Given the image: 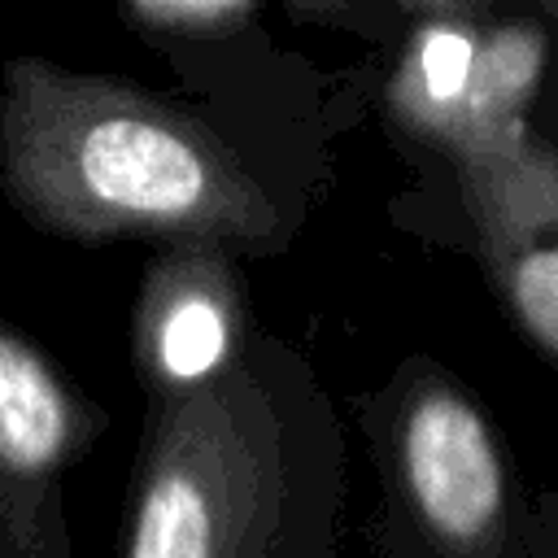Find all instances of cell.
<instances>
[{
    "label": "cell",
    "mask_w": 558,
    "mask_h": 558,
    "mask_svg": "<svg viewBox=\"0 0 558 558\" xmlns=\"http://www.w3.org/2000/svg\"><path fill=\"white\" fill-rule=\"evenodd\" d=\"M0 192L52 240L222 244L288 253L310 196L214 118L118 74L9 57L0 70Z\"/></svg>",
    "instance_id": "obj_1"
},
{
    "label": "cell",
    "mask_w": 558,
    "mask_h": 558,
    "mask_svg": "<svg viewBox=\"0 0 558 558\" xmlns=\"http://www.w3.org/2000/svg\"><path fill=\"white\" fill-rule=\"evenodd\" d=\"M144 401L113 558H336L344 427L296 344L257 327L222 371Z\"/></svg>",
    "instance_id": "obj_2"
},
{
    "label": "cell",
    "mask_w": 558,
    "mask_h": 558,
    "mask_svg": "<svg viewBox=\"0 0 558 558\" xmlns=\"http://www.w3.org/2000/svg\"><path fill=\"white\" fill-rule=\"evenodd\" d=\"M349 405L379 480V558H527L536 488L453 366L414 349Z\"/></svg>",
    "instance_id": "obj_3"
},
{
    "label": "cell",
    "mask_w": 558,
    "mask_h": 558,
    "mask_svg": "<svg viewBox=\"0 0 558 558\" xmlns=\"http://www.w3.org/2000/svg\"><path fill=\"white\" fill-rule=\"evenodd\" d=\"M427 161L440 183L410 227L471 257L501 318L558 371V140L506 118Z\"/></svg>",
    "instance_id": "obj_4"
},
{
    "label": "cell",
    "mask_w": 558,
    "mask_h": 558,
    "mask_svg": "<svg viewBox=\"0 0 558 558\" xmlns=\"http://www.w3.org/2000/svg\"><path fill=\"white\" fill-rule=\"evenodd\" d=\"M109 432V410L0 314V558H74L70 471Z\"/></svg>",
    "instance_id": "obj_5"
},
{
    "label": "cell",
    "mask_w": 558,
    "mask_h": 558,
    "mask_svg": "<svg viewBox=\"0 0 558 558\" xmlns=\"http://www.w3.org/2000/svg\"><path fill=\"white\" fill-rule=\"evenodd\" d=\"M257 331L244 257L222 244H157L131 305V371L144 397L222 371Z\"/></svg>",
    "instance_id": "obj_6"
},
{
    "label": "cell",
    "mask_w": 558,
    "mask_h": 558,
    "mask_svg": "<svg viewBox=\"0 0 558 558\" xmlns=\"http://www.w3.org/2000/svg\"><path fill=\"white\" fill-rule=\"evenodd\" d=\"M397 13L414 17L418 26H458L484 31L497 17V0H388Z\"/></svg>",
    "instance_id": "obj_7"
},
{
    "label": "cell",
    "mask_w": 558,
    "mask_h": 558,
    "mask_svg": "<svg viewBox=\"0 0 558 558\" xmlns=\"http://www.w3.org/2000/svg\"><path fill=\"white\" fill-rule=\"evenodd\" d=\"M527 558H558V484L554 488H536Z\"/></svg>",
    "instance_id": "obj_8"
},
{
    "label": "cell",
    "mask_w": 558,
    "mask_h": 558,
    "mask_svg": "<svg viewBox=\"0 0 558 558\" xmlns=\"http://www.w3.org/2000/svg\"><path fill=\"white\" fill-rule=\"evenodd\" d=\"M296 22H323V26H362L357 0H283Z\"/></svg>",
    "instance_id": "obj_9"
},
{
    "label": "cell",
    "mask_w": 558,
    "mask_h": 558,
    "mask_svg": "<svg viewBox=\"0 0 558 558\" xmlns=\"http://www.w3.org/2000/svg\"><path fill=\"white\" fill-rule=\"evenodd\" d=\"M536 4H541V9H545V17L558 26V0H536Z\"/></svg>",
    "instance_id": "obj_10"
}]
</instances>
